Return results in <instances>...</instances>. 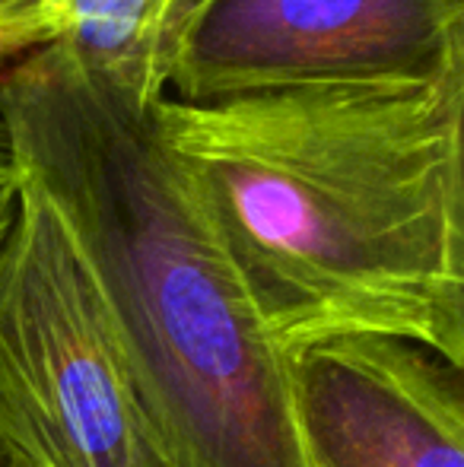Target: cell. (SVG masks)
<instances>
[{"label":"cell","instance_id":"5","mask_svg":"<svg viewBox=\"0 0 464 467\" xmlns=\"http://www.w3.org/2000/svg\"><path fill=\"white\" fill-rule=\"evenodd\" d=\"M305 467H464V366L395 334L286 350Z\"/></svg>","mask_w":464,"mask_h":467},{"label":"cell","instance_id":"6","mask_svg":"<svg viewBox=\"0 0 464 467\" xmlns=\"http://www.w3.org/2000/svg\"><path fill=\"white\" fill-rule=\"evenodd\" d=\"M191 0H61L51 45L130 111L153 121L169 99L181 16Z\"/></svg>","mask_w":464,"mask_h":467},{"label":"cell","instance_id":"8","mask_svg":"<svg viewBox=\"0 0 464 467\" xmlns=\"http://www.w3.org/2000/svg\"><path fill=\"white\" fill-rule=\"evenodd\" d=\"M19 203H23V169H19L13 128L0 102V252L6 248L19 220Z\"/></svg>","mask_w":464,"mask_h":467},{"label":"cell","instance_id":"4","mask_svg":"<svg viewBox=\"0 0 464 467\" xmlns=\"http://www.w3.org/2000/svg\"><path fill=\"white\" fill-rule=\"evenodd\" d=\"M464 80V0H191L172 51L181 105Z\"/></svg>","mask_w":464,"mask_h":467},{"label":"cell","instance_id":"7","mask_svg":"<svg viewBox=\"0 0 464 467\" xmlns=\"http://www.w3.org/2000/svg\"><path fill=\"white\" fill-rule=\"evenodd\" d=\"M61 0H0V77L26 55L55 42Z\"/></svg>","mask_w":464,"mask_h":467},{"label":"cell","instance_id":"9","mask_svg":"<svg viewBox=\"0 0 464 467\" xmlns=\"http://www.w3.org/2000/svg\"><path fill=\"white\" fill-rule=\"evenodd\" d=\"M0 467H38V464H32L29 458L16 455V451H13V449H6V445H0Z\"/></svg>","mask_w":464,"mask_h":467},{"label":"cell","instance_id":"3","mask_svg":"<svg viewBox=\"0 0 464 467\" xmlns=\"http://www.w3.org/2000/svg\"><path fill=\"white\" fill-rule=\"evenodd\" d=\"M0 445L38 467H181L87 265L26 179L0 252Z\"/></svg>","mask_w":464,"mask_h":467},{"label":"cell","instance_id":"1","mask_svg":"<svg viewBox=\"0 0 464 467\" xmlns=\"http://www.w3.org/2000/svg\"><path fill=\"white\" fill-rule=\"evenodd\" d=\"M153 128L273 344L395 334L464 366V80L166 99Z\"/></svg>","mask_w":464,"mask_h":467},{"label":"cell","instance_id":"2","mask_svg":"<svg viewBox=\"0 0 464 467\" xmlns=\"http://www.w3.org/2000/svg\"><path fill=\"white\" fill-rule=\"evenodd\" d=\"M19 169L61 220L181 467H305L286 350L226 265L153 121L57 45L0 77Z\"/></svg>","mask_w":464,"mask_h":467}]
</instances>
